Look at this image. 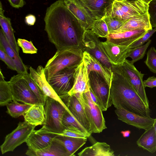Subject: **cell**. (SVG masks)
Listing matches in <instances>:
<instances>
[{
    "label": "cell",
    "instance_id": "7bdbcfd3",
    "mask_svg": "<svg viewBox=\"0 0 156 156\" xmlns=\"http://www.w3.org/2000/svg\"><path fill=\"white\" fill-rule=\"evenodd\" d=\"M0 58L4 62L10 69L16 71V67L14 62L4 50L0 47Z\"/></svg>",
    "mask_w": 156,
    "mask_h": 156
},
{
    "label": "cell",
    "instance_id": "2e32d148",
    "mask_svg": "<svg viewBox=\"0 0 156 156\" xmlns=\"http://www.w3.org/2000/svg\"><path fill=\"white\" fill-rule=\"evenodd\" d=\"M61 99L71 114L91 134L90 124L84 108L76 96L67 95Z\"/></svg>",
    "mask_w": 156,
    "mask_h": 156
},
{
    "label": "cell",
    "instance_id": "d6986e66",
    "mask_svg": "<svg viewBox=\"0 0 156 156\" xmlns=\"http://www.w3.org/2000/svg\"><path fill=\"white\" fill-rule=\"evenodd\" d=\"M83 61L87 66L88 74L91 71L96 72L104 79L110 87L112 76V72L111 68L104 65L86 51L83 52Z\"/></svg>",
    "mask_w": 156,
    "mask_h": 156
},
{
    "label": "cell",
    "instance_id": "4fadbf2b",
    "mask_svg": "<svg viewBox=\"0 0 156 156\" xmlns=\"http://www.w3.org/2000/svg\"><path fill=\"white\" fill-rule=\"evenodd\" d=\"M93 20L102 19L110 9L114 0H73Z\"/></svg>",
    "mask_w": 156,
    "mask_h": 156
},
{
    "label": "cell",
    "instance_id": "d590c367",
    "mask_svg": "<svg viewBox=\"0 0 156 156\" xmlns=\"http://www.w3.org/2000/svg\"><path fill=\"white\" fill-rule=\"evenodd\" d=\"M90 30L99 37L106 38L109 34L107 25L102 19L94 20Z\"/></svg>",
    "mask_w": 156,
    "mask_h": 156
},
{
    "label": "cell",
    "instance_id": "5b68a950",
    "mask_svg": "<svg viewBox=\"0 0 156 156\" xmlns=\"http://www.w3.org/2000/svg\"><path fill=\"white\" fill-rule=\"evenodd\" d=\"M149 3L143 0H114L106 15L126 21L148 12Z\"/></svg>",
    "mask_w": 156,
    "mask_h": 156
},
{
    "label": "cell",
    "instance_id": "ba28073f",
    "mask_svg": "<svg viewBox=\"0 0 156 156\" xmlns=\"http://www.w3.org/2000/svg\"><path fill=\"white\" fill-rule=\"evenodd\" d=\"M36 126L25 121L20 122L17 127L6 136L3 143L0 146L2 154L13 151L17 147L26 142Z\"/></svg>",
    "mask_w": 156,
    "mask_h": 156
},
{
    "label": "cell",
    "instance_id": "83f0119b",
    "mask_svg": "<svg viewBox=\"0 0 156 156\" xmlns=\"http://www.w3.org/2000/svg\"><path fill=\"white\" fill-rule=\"evenodd\" d=\"M23 116L24 121L30 124L36 126L43 125L45 119L44 105H33Z\"/></svg>",
    "mask_w": 156,
    "mask_h": 156
},
{
    "label": "cell",
    "instance_id": "8fae6325",
    "mask_svg": "<svg viewBox=\"0 0 156 156\" xmlns=\"http://www.w3.org/2000/svg\"><path fill=\"white\" fill-rule=\"evenodd\" d=\"M76 67H72L64 69L47 80L61 98L68 95L73 87Z\"/></svg>",
    "mask_w": 156,
    "mask_h": 156
},
{
    "label": "cell",
    "instance_id": "4dcf8cb0",
    "mask_svg": "<svg viewBox=\"0 0 156 156\" xmlns=\"http://www.w3.org/2000/svg\"><path fill=\"white\" fill-rule=\"evenodd\" d=\"M13 100L10 87L8 81L5 78L1 70L0 71V105L6 106Z\"/></svg>",
    "mask_w": 156,
    "mask_h": 156
},
{
    "label": "cell",
    "instance_id": "74e56055",
    "mask_svg": "<svg viewBox=\"0 0 156 156\" xmlns=\"http://www.w3.org/2000/svg\"><path fill=\"white\" fill-rule=\"evenodd\" d=\"M145 63L151 72L156 74V49L151 47L147 53Z\"/></svg>",
    "mask_w": 156,
    "mask_h": 156
},
{
    "label": "cell",
    "instance_id": "f546056e",
    "mask_svg": "<svg viewBox=\"0 0 156 156\" xmlns=\"http://www.w3.org/2000/svg\"><path fill=\"white\" fill-rule=\"evenodd\" d=\"M55 138L63 145L70 156H75V152L86 143L87 138L73 137L57 135Z\"/></svg>",
    "mask_w": 156,
    "mask_h": 156
},
{
    "label": "cell",
    "instance_id": "30bf717a",
    "mask_svg": "<svg viewBox=\"0 0 156 156\" xmlns=\"http://www.w3.org/2000/svg\"><path fill=\"white\" fill-rule=\"evenodd\" d=\"M8 82L13 99L25 104H40L24 79L23 75L18 74L14 75Z\"/></svg>",
    "mask_w": 156,
    "mask_h": 156
},
{
    "label": "cell",
    "instance_id": "bcb514c9",
    "mask_svg": "<svg viewBox=\"0 0 156 156\" xmlns=\"http://www.w3.org/2000/svg\"><path fill=\"white\" fill-rule=\"evenodd\" d=\"M36 21L35 16L33 14H30L27 15L25 18V21L28 25L31 26L34 25Z\"/></svg>",
    "mask_w": 156,
    "mask_h": 156
},
{
    "label": "cell",
    "instance_id": "7dc6e473",
    "mask_svg": "<svg viewBox=\"0 0 156 156\" xmlns=\"http://www.w3.org/2000/svg\"><path fill=\"white\" fill-rule=\"evenodd\" d=\"M90 93L92 101L100 107V105L97 98L90 89Z\"/></svg>",
    "mask_w": 156,
    "mask_h": 156
},
{
    "label": "cell",
    "instance_id": "60d3db41",
    "mask_svg": "<svg viewBox=\"0 0 156 156\" xmlns=\"http://www.w3.org/2000/svg\"><path fill=\"white\" fill-rule=\"evenodd\" d=\"M156 31V29L150 30L140 38L134 42L129 47L130 49L135 48L140 46L146 42H147L149 39L150 37Z\"/></svg>",
    "mask_w": 156,
    "mask_h": 156
},
{
    "label": "cell",
    "instance_id": "ffe728a7",
    "mask_svg": "<svg viewBox=\"0 0 156 156\" xmlns=\"http://www.w3.org/2000/svg\"><path fill=\"white\" fill-rule=\"evenodd\" d=\"M147 31L138 30L109 34L106 41L117 44L129 46L142 37Z\"/></svg>",
    "mask_w": 156,
    "mask_h": 156
},
{
    "label": "cell",
    "instance_id": "603a6c76",
    "mask_svg": "<svg viewBox=\"0 0 156 156\" xmlns=\"http://www.w3.org/2000/svg\"><path fill=\"white\" fill-rule=\"evenodd\" d=\"M26 154L30 156H70L62 143L55 138L48 147L35 151L28 149Z\"/></svg>",
    "mask_w": 156,
    "mask_h": 156
},
{
    "label": "cell",
    "instance_id": "e0dca14e",
    "mask_svg": "<svg viewBox=\"0 0 156 156\" xmlns=\"http://www.w3.org/2000/svg\"><path fill=\"white\" fill-rule=\"evenodd\" d=\"M29 69L31 77L44 94L47 97L58 101L67 109L64 102L48 81L43 67L39 66L37 69L30 67Z\"/></svg>",
    "mask_w": 156,
    "mask_h": 156
},
{
    "label": "cell",
    "instance_id": "44dd1931",
    "mask_svg": "<svg viewBox=\"0 0 156 156\" xmlns=\"http://www.w3.org/2000/svg\"><path fill=\"white\" fill-rule=\"evenodd\" d=\"M57 135L52 133H41L34 130L29 136L26 143L28 149L37 151L49 145Z\"/></svg>",
    "mask_w": 156,
    "mask_h": 156
},
{
    "label": "cell",
    "instance_id": "b9f144b4",
    "mask_svg": "<svg viewBox=\"0 0 156 156\" xmlns=\"http://www.w3.org/2000/svg\"><path fill=\"white\" fill-rule=\"evenodd\" d=\"M148 13L152 27L156 29V0H152L149 3Z\"/></svg>",
    "mask_w": 156,
    "mask_h": 156
},
{
    "label": "cell",
    "instance_id": "9a60e30c",
    "mask_svg": "<svg viewBox=\"0 0 156 156\" xmlns=\"http://www.w3.org/2000/svg\"><path fill=\"white\" fill-rule=\"evenodd\" d=\"M115 112L118 119L139 129L145 130L153 125L154 119L150 116H143L123 108H116Z\"/></svg>",
    "mask_w": 156,
    "mask_h": 156
},
{
    "label": "cell",
    "instance_id": "9c48e42d",
    "mask_svg": "<svg viewBox=\"0 0 156 156\" xmlns=\"http://www.w3.org/2000/svg\"><path fill=\"white\" fill-rule=\"evenodd\" d=\"M90 89L97 98L103 111H106L112 104L110 87L104 79L95 71L88 74Z\"/></svg>",
    "mask_w": 156,
    "mask_h": 156
},
{
    "label": "cell",
    "instance_id": "484cf974",
    "mask_svg": "<svg viewBox=\"0 0 156 156\" xmlns=\"http://www.w3.org/2000/svg\"><path fill=\"white\" fill-rule=\"evenodd\" d=\"M1 2L0 4V25L7 41L12 48L19 55L20 48L15 39L10 19L4 15Z\"/></svg>",
    "mask_w": 156,
    "mask_h": 156
},
{
    "label": "cell",
    "instance_id": "4316f807",
    "mask_svg": "<svg viewBox=\"0 0 156 156\" xmlns=\"http://www.w3.org/2000/svg\"><path fill=\"white\" fill-rule=\"evenodd\" d=\"M79 156H114V151L105 142H97L78 153Z\"/></svg>",
    "mask_w": 156,
    "mask_h": 156
},
{
    "label": "cell",
    "instance_id": "8992f818",
    "mask_svg": "<svg viewBox=\"0 0 156 156\" xmlns=\"http://www.w3.org/2000/svg\"><path fill=\"white\" fill-rule=\"evenodd\" d=\"M74 95L77 97L84 108L90 124L92 133H99L106 129L103 111L92 100L90 90L83 94H76Z\"/></svg>",
    "mask_w": 156,
    "mask_h": 156
},
{
    "label": "cell",
    "instance_id": "7402d4cb",
    "mask_svg": "<svg viewBox=\"0 0 156 156\" xmlns=\"http://www.w3.org/2000/svg\"><path fill=\"white\" fill-rule=\"evenodd\" d=\"M148 13L133 17L127 20L122 26L114 33L129 30L152 29Z\"/></svg>",
    "mask_w": 156,
    "mask_h": 156
},
{
    "label": "cell",
    "instance_id": "f907efd6",
    "mask_svg": "<svg viewBox=\"0 0 156 156\" xmlns=\"http://www.w3.org/2000/svg\"><path fill=\"white\" fill-rule=\"evenodd\" d=\"M144 0V1H145L146 2H147L148 3H149V2L151 1H152V0Z\"/></svg>",
    "mask_w": 156,
    "mask_h": 156
},
{
    "label": "cell",
    "instance_id": "f6af8a7d",
    "mask_svg": "<svg viewBox=\"0 0 156 156\" xmlns=\"http://www.w3.org/2000/svg\"><path fill=\"white\" fill-rule=\"evenodd\" d=\"M10 5L13 8H19L24 5V0H8Z\"/></svg>",
    "mask_w": 156,
    "mask_h": 156
},
{
    "label": "cell",
    "instance_id": "7a4b0ae2",
    "mask_svg": "<svg viewBox=\"0 0 156 156\" xmlns=\"http://www.w3.org/2000/svg\"><path fill=\"white\" fill-rule=\"evenodd\" d=\"M110 94L112 104L116 108H123L143 116H150L151 110L138 95L127 79L113 71Z\"/></svg>",
    "mask_w": 156,
    "mask_h": 156
},
{
    "label": "cell",
    "instance_id": "836d02e7",
    "mask_svg": "<svg viewBox=\"0 0 156 156\" xmlns=\"http://www.w3.org/2000/svg\"><path fill=\"white\" fill-rule=\"evenodd\" d=\"M62 124L64 128L68 126L73 127L86 134L89 137L91 135L84 126L71 114L69 111L66 109L63 116Z\"/></svg>",
    "mask_w": 156,
    "mask_h": 156
},
{
    "label": "cell",
    "instance_id": "1f68e13d",
    "mask_svg": "<svg viewBox=\"0 0 156 156\" xmlns=\"http://www.w3.org/2000/svg\"><path fill=\"white\" fill-rule=\"evenodd\" d=\"M33 105L20 104L13 99L11 102L6 105V112L12 117L17 118L25 114Z\"/></svg>",
    "mask_w": 156,
    "mask_h": 156
},
{
    "label": "cell",
    "instance_id": "277c9868",
    "mask_svg": "<svg viewBox=\"0 0 156 156\" xmlns=\"http://www.w3.org/2000/svg\"><path fill=\"white\" fill-rule=\"evenodd\" d=\"M45 119L42 127L36 131L41 133H60L64 129L62 119L66 110L58 101L48 97L44 105Z\"/></svg>",
    "mask_w": 156,
    "mask_h": 156
},
{
    "label": "cell",
    "instance_id": "3957f363",
    "mask_svg": "<svg viewBox=\"0 0 156 156\" xmlns=\"http://www.w3.org/2000/svg\"><path fill=\"white\" fill-rule=\"evenodd\" d=\"M83 51L80 48L57 50L44 68L47 80L66 68L77 67L83 61Z\"/></svg>",
    "mask_w": 156,
    "mask_h": 156
},
{
    "label": "cell",
    "instance_id": "d6a6232c",
    "mask_svg": "<svg viewBox=\"0 0 156 156\" xmlns=\"http://www.w3.org/2000/svg\"><path fill=\"white\" fill-rule=\"evenodd\" d=\"M23 77L31 90L37 97L40 104L44 105L47 97L31 77L28 73L24 75Z\"/></svg>",
    "mask_w": 156,
    "mask_h": 156
},
{
    "label": "cell",
    "instance_id": "52a82bcc",
    "mask_svg": "<svg viewBox=\"0 0 156 156\" xmlns=\"http://www.w3.org/2000/svg\"><path fill=\"white\" fill-rule=\"evenodd\" d=\"M112 65V70L118 72L123 75L134 88L146 105L149 107V101L146 94L143 80L144 74L139 71L136 68L134 64L126 59L121 66Z\"/></svg>",
    "mask_w": 156,
    "mask_h": 156
},
{
    "label": "cell",
    "instance_id": "ee69618b",
    "mask_svg": "<svg viewBox=\"0 0 156 156\" xmlns=\"http://www.w3.org/2000/svg\"><path fill=\"white\" fill-rule=\"evenodd\" d=\"M144 87H149L151 88L156 87V77L154 76H150L146 80L144 81Z\"/></svg>",
    "mask_w": 156,
    "mask_h": 156
},
{
    "label": "cell",
    "instance_id": "f35d334b",
    "mask_svg": "<svg viewBox=\"0 0 156 156\" xmlns=\"http://www.w3.org/2000/svg\"><path fill=\"white\" fill-rule=\"evenodd\" d=\"M58 135L76 138H87L88 136L79 129L72 126L66 127L62 132Z\"/></svg>",
    "mask_w": 156,
    "mask_h": 156
},
{
    "label": "cell",
    "instance_id": "ac0fdd59",
    "mask_svg": "<svg viewBox=\"0 0 156 156\" xmlns=\"http://www.w3.org/2000/svg\"><path fill=\"white\" fill-rule=\"evenodd\" d=\"M74 77L73 85L68 95H73L76 94H83V93L90 90L87 68L83 61L75 68Z\"/></svg>",
    "mask_w": 156,
    "mask_h": 156
},
{
    "label": "cell",
    "instance_id": "5bb4252c",
    "mask_svg": "<svg viewBox=\"0 0 156 156\" xmlns=\"http://www.w3.org/2000/svg\"><path fill=\"white\" fill-rule=\"evenodd\" d=\"M101 47L112 65L119 66L125 61L131 49L129 46L115 44L106 41L101 42Z\"/></svg>",
    "mask_w": 156,
    "mask_h": 156
},
{
    "label": "cell",
    "instance_id": "6da1fadb",
    "mask_svg": "<svg viewBox=\"0 0 156 156\" xmlns=\"http://www.w3.org/2000/svg\"><path fill=\"white\" fill-rule=\"evenodd\" d=\"M44 21V30L48 40L57 50L72 48L82 49L85 30L67 8L64 0H58L47 8Z\"/></svg>",
    "mask_w": 156,
    "mask_h": 156
},
{
    "label": "cell",
    "instance_id": "f1b7e54d",
    "mask_svg": "<svg viewBox=\"0 0 156 156\" xmlns=\"http://www.w3.org/2000/svg\"><path fill=\"white\" fill-rule=\"evenodd\" d=\"M136 143L139 147L151 153L156 151V136L153 125L145 130Z\"/></svg>",
    "mask_w": 156,
    "mask_h": 156
},
{
    "label": "cell",
    "instance_id": "8d00e7d4",
    "mask_svg": "<svg viewBox=\"0 0 156 156\" xmlns=\"http://www.w3.org/2000/svg\"><path fill=\"white\" fill-rule=\"evenodd\" d=\"M102 19L105 22L109 34L114 33L119 29L126 21H122L110 16L106 15Z\"/></svg>",
    "mask_w": 156,
    "mask_h": 156
},
{
    "label": "cell",
    "instance_id": "d4e9b609",
    "mask_svg": "<svg viewBox=\"0 0 156 156\" xmlns=\"http://www.w3.org/2000/svg\"><path fill=\"white\" fill-rule=\"evenodd\" d=\"M0 47L13 61L18 74L24 75L28 73L27 67L23 63L20 55L11 47L1 29L0 30Z\"/></svg>",
    "mask_w": 156,
    "mask_h": 156
},
{
    "label": "cell",
    "instance_id": "ab89813d",
    "mask_svg": "<svg viewBox=\"0 0 156 156\" xmlns=\"http://www.w3.org/2000/svg\"><path fill=\"white\" fill-rule=\"evenodd\" d=\"M17 43L19 46L22 49L23 53L34 54L37 53V49L31 41H29L25 39L18 38Z\"/></svg>",
    "mask_w": 156,
    "mask_h": 156
},
{
    "label": "cell",
    "instance_id": "7c38bea8",
    "mask_svg": "<svg viewBox=\"0 0 156 156\" xmlns=\"http://www.w3.org/2000/svg\"><path fill=\"white\" fill-rule=\"evenodd\" d=\"M91 30L85 31L82 39V50L92 55L104 65L111 69L112 64L103 51L100 40Z\"/></svg>",
    "mask_w": 156,
    "mask_h": 156
},
{
    "label": "cell",
    "instance_id": "c3c4849f",
    "mask_svg": "<svg viewBox=\"0 0 156 156\" xmlns=\"http://www.w3.org/2000/svg\"><path fill=\"white\" fill-rule=\"evenodd\" d=\"M121 133L124 137H128L129 136L131 131L129 130L122 131L121 132Z\"/></svg>",
    "mask_w": 156,
    "mask_h": 156
},
{
    "label": "cell",
    "instance_id": "681fc988",
    "mask_svg": "<svg viewBox=\"0 0 156 156\" xmlns=\"http://www.w3.org/2000/svg\"><path fill=\"white\" fill-rule=\"evenodd\" d=\"M153 126H154V128L155 135H156V118L154 119V121L153 124Z\"/></svg>",
    "mask_w": 156,
    "mask_h": 156
},
{
    "label": "cell",
    "instance_id": "cb8c5ba5",
    "mask_svg": "<svg viewBox=\"0 0 156 156\" xmlns=\"http://www.w3.org/2000/svg\"><path fill=\"white\" fill-rule=\"evenodd\" d=\"M64 2L67 8L77 19L84 30H90L94 20L84 10L73 0H64Z\"/></svg>",
    "mask_w": 156,
    "mask_h": 156
},
{
    "label": "cell",
    "instance_id": "e575fe53",
    "mask_svg": "<svg viewBox=\"0 0 156 156\" xmlns=\"http://www.w3.org/2000/svg\"><path fill=\"white\" fill-rule=\"evenodd\" d=\"M151 42V40L149 39L145 44L131 49L128 56V57H130L132 59L130 62L134 64L142 59Z\"/></svg>",
    "mask_w": 156,
    "mask_h": 156
}]
</instances>
